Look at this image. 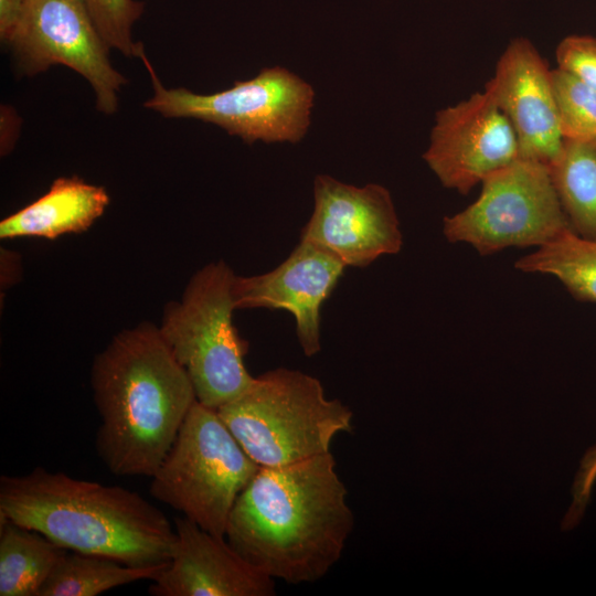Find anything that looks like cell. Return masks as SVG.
I'll return each mask as SVG.
<instances>
[{"label":"cell","mask_w":596,"mask_h":596,"mask_svg":"<svg viewBox=\"0 0 596 596\" xmlns=\"http://www.w3.org/2000/svg\"><path fill=\"white\" fill-rule=\"evenodd\" d=\"M524 273L556 277L581 301L596 302V238L572 230L515 262Z\"/></svg>","instance_id":"19"},{"label":"cell","mask_w":596,"mask_h":596,"mask_svg":"<svg viewBox=\"0 0 596 596\" xmlns=\"http://www.w3.org/2000/svg\"><path fill=\"white\" fill-rule=\"evenodd\" d=\"M66 552L42 533L0 515V596H38Z\"/></svg>","instance_id":"16"},{"label":"cell","mask_w":596,"mask_h":596,"mask_svg":"<svg viewBox=\"0 0 596 596\" xmlns=\"http://www.w3.org/2000/svg\"><path fill=\"white\" fill-rule=\"evenodd\" d=\"M478 199L444 219L451 243H467L480 255L508 247H541L571 228L550 167L519 158L488 175Z\"/></svg>","instance_id":"8"},{"label":"cell","mask_w":596,"mask_h":596,"mask_svg":"<svg viewBox=\"0 0 596 596\" xmlns=\"http://www.w3.org/2000/svg\"><path fill=\"white\" fill-rule=\"evenodd\" d=\"M216 412L259 467L329 453L337 435L353 430V413L347 405L328 398L317 377L287 368L255 377Z\"/></svg>","instance_id":"4"},{"label":"cell","mask_w":596,"mask_h":596,"mask_svg":"<svg viewBox=\"0 0 596 596\" xmlns=\"http://www.w3.org/2000/svg\"><path fill=\"white\" fill-rule=\"evenodd\" d=\"M353 525L347 488L329 451L259 467L234 503L225 539L274 579L313 583L340 560Z\"/></svg>","instance_id":"1"},{"label":"cell","mask_w":596,"mask_h":596,"mask_svg":"<svg viewBox=\"0 0 596 596\" xmlns=\"http://www.w3.org/2000/svg\"><path fill=\"white\" fill-rule=\"evenodd\" d=\"M549 167L572 231L596 238V139H564Z\"/></svg>","instance_id":"17"},{"label":"cell","mask_w":596,"mask_h":596,"mask_svg":"<svg viewBox=\"0 0 596 596\" xmlns=\"http://www.w3.org/2000/svg\"><path fill=\"white\" fill-rule=\"evenodd\" d=\"M485 91L510 121L520 158L550 166L563 137L552 85V70L525 38L509 42Z\"/></svg>","instance_id":"12"},{"label":"cell","mask_w":596,"mask_h":596,"mask_svg":"<svg viewBox=\"0 0 596 596\" xmlns=\"http://www.w3.org/2000/svg\"><path fill=\"white\" fill-rule=\"evenodd\" d=\"M596 482V444L589 447L581 459L572 486V503L562 522V531H571L582 521L590 501Z\"/></svg>","instance_id":"23"},{"label":"cell","mask_w":596,"mask_h":596,"mask_svg":"<svg viewBox=\"0 0 596 596\" xmlns=\"http://www.w3.org/2000/svg\"><path fill=\"white\" fill-rule=\"evenodd\" d=\"M97 30L109 49L127 57H139L145 51L131 36L134 23L143 11V3L136 0H83Z\"/></svg>","instance_id":"21"},{"label":"cell","mask_w":596,"mask_h":596,"mask_svg":"<svg viewBox=\"0 0 596 596\" xmlns=\"http://www.w3.org/2000/svg\"><path fill=\"white\" fill-rule=\"evenodd\" d=\"M96 451L117 476L152 477L196 401L192 382L149 322L117 333L93 361Z\"/></svg>","instance_id":"2"},{"label":"cell","mask_w":596,"mask_h":596,"mask_svg":"<svg viewBox=\"0 0 596 596\" xmlns=\"http://www.w3.org/2000/svg\"><path fill=\"white\" fill-rule=\"evenodd\" d=\"M557 67L596 91V36L571 34L555 49Z\"/></svg>","instance_id":"22"},{"label":"cell","mask_w":596,"mask_h":596,"mask_svg":"<svg viewBox=\"0 0 596 596\" xmlns=\"http://www.w3.org/2000/svg\"><path fill=\"white\" fill-rule=\"evenodd\" d=\"M300 240L352 267H365L383 255L396 254L403 245L386 188L377 183L356 187L328 174L315 178L313 210Z\"/></svg>","instance_id":"10"},{"label":"cell","mask_w":596,"mask_h":596,"mask_svg":"<svg viewBox=\"0 0 596 596\" xmlns=\"http://www.w3.org/2000/svg\"><path fill=\"white\" fill-rule=\"evenodd\" d=\"M167 565L130 566L105 556L67 551L38 596H96L117 586L152 581Z\"/></svg>","instance_id":"18"},{"label":"cell","mask_w":596,"mask_h":596,"mask_svg":"<svg viewBox=\"0 0 596 596\" xmlns=\"http://www.w3.org/2000/svg\"><path fill=\"white\" fill-rule=\"evenodd\" d=\"M151 78L153 95L145 107L166 118H190L216 125L246 143L299 142L310 126L312 86L285 67H264L230 88L196 94L164 87L145 51L140 55Z\"/></svg>","instance_id":"7"},{"label":"cell","mask_w":596,"mask_h":596,"mask_svg":"<svg viewBox=\"0 0 596 596\" xmlns=\"http://www.w3.org/2000/svg\"><path fill=\"white\" fill-rule=\"evenodd\" d=\"M235 277L223 260L206 264L192 276L181 300L166 306L158 326L187 371L196 400L214 409L255 379L245 365L248 342L233 323Z\"/></svg>","instance_id":"5"},{"label":"cell","mask_w":596,"mask_h":596,"mask_svg":"<svg viewBox=\"0 0 596 596\" xmlns=\"http://www.w3.org/2000/svg\"><path fill=\"white\" fill-rule=\"evenodd\" d=\"M552 85L563 139H596V91L558 67Z\"/></svg>","instance_id":"20"},{"label":"cell","mask_w":596,"mask_h":596,"mask_svg":"<svg viewBox=\"0 0 596 596\" xmlns=\"http://www.w3.org/2000/svg\"><path fill=\"white\" fill-rule=\"evenodd\" d=\"M519 158L517 135L485 89L436 113L423 153L439 182L461 194Z\"/></svg>","instance_id":"11"},{"label":"cell","mask_w":596,"mask_h":596,"mask_svg":"<svg viewBox=\"0 0 596 596\" xmlns=\"http://www.w3.org/2000/svg\"><path fill=\"white\" fill-rule=\"evenodd\" d=\"M7 44L22 74L33 76L54 64L67 66L91 84L99 111L117 110L127 79L111 65L109 46L83 0H25Z\"/></svg>","instance_id":"9"},{"label":"cell","mask_w":596,"mask_h":596,"mask_svg":"<svg viewBox=\"0 0 596 596\" xmlns=\"http://www.w3.org/2000/svg\"><path fill=\"white\" fill-rule=\"evenodd\" d=\"M25 0H0V38L8 43L24 9Z\"/></svg>","instance_id":"24"},{"label":"cell","mask_w":596,"mask_h":596,"mask_svg":"<svg viewBox=\"0 0 596 596\" xmlns=\"http://www.w3.org/2000/svg\"><path fill=\"white\" fill-rule=\"evenodd\" d=\"M0 515L67 551L130 566L169 563L177 540L166 514L139 493L43 467L1 476Z\"/></svg>","instance_id":"3"},{"label":"cell","mask_w":596,"mask_h":596,"mask_svg":"<svg viewBox=\"0 0 596 596\" xmlns=\"http://www.w3.org/2000/svg\"><path fill=\"white\" fill-rule=\"evenodd\" d=\"M177 540L166 568L150 584L152 596H273L275 579L247 562L225 536L185 517L174 519Z\"/></svg>","instance_id":"14"},{"label":"cell","mask_w":596,"mask_h":596,"mask_svg":"<svg viewBox=\"0 0 596 596\" xmlns=\"http://www.w3.org/2000/svg\"><path fill=\"white\" fill-rule=\"evenodd\" d=\"M109 195L103 187L77 177L56 179L47 192L0 222L1 238L81 233L103 215Z\"/></svg>","instance_id":"15"},{"label":"cell","mask_w":596,"mask_h":596,"mask_svg":"<svg viewBox=\"0 0 596 596\" xmlns=\"http://www.w3.org/2000/svg\"><path fill=\"white\" fill-rule=\"evenodd\" d=\"M216 409L198 400L151 477V496L203 530L225 536L234 503L258 471Z\"/></svg>","instance_id":"6"},{"label":"cell","mask_w":596,"mask_h":596,"mask_svg":"<svg viewBox=\"0 0 596 596\" xmlns=\"http://www.w3.org/2000/svg\"><path fill=\"white\" fill-rule=\"evenodd\" d=\"M345 267L326 249L300 240L290 255L270 272L235 277V308L289 311L295 319L296 334L305 355L312 356L321 349L320 309Z\"/></svg>","instance_id":"13"}]
</instances>
